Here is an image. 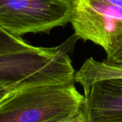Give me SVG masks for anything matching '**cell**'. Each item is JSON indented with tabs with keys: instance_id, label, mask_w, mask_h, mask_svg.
I'll list each match as a JSON object with an SVG mask.
<instances>
[{
	"instance_id": "obj_1",
	"label": "cell",
	"mask_w": 122,
	"mask_h": 122,
	"mask_svg": "<svg viewBox=\"0 0 122 122\" xmlns=\"http://www.w3.org/2000/svg\"><path fill=\"white\" fill-rule=\"evenodd\" d=\"M77 36L73 35L56 47L0 55V91L21 93L33 89L74 84L75 70L69 51Z\"/></svg>"
},
{
	"instance_id": "obj_2",
	"label": "cell",
	"mask_w": 122,
	"mask_h": 122,
	"mask_svg": "<svg viewBox=\"0 0 122 122\" xmlns=\"http://www.w3.org/2000/svg\"><path fill=\"white\" fill-rule=\"evenodd\" d=\"M84 95L74 84L33 89L0 107V122H59L81 112Z\"/></svg>"
},
{
	"instance_id": "obj_3",
	"label": "cell",
	"mask_w": 122,
	"mask_h": 122,
	"mask_svg": "<svg viewBox=\"0 0 122 122\" xmlns=\"http://www.w3.org/2000/svg\"><path fill=\"white\" fill-rule=\"evenodd\" d=\"M72 0H0V27L19 36L70 23Z\"/></svg>"
},
{
	"instance_id": "obj_4",
	"label": "cell",
	"mask_w": 122,
	"mask_h": 122,
	"mask_svg": "<svg viewBox=\"0 0 122 122\" xmlns=\"http://www.w3.org/2000/svg\"><path fill=\"white\" fill-rule=\"evenodd\" d=\"M74 34L105 51L122 38V0H72Z\"/></svg>"
},
{
	"instance_id": "obj_5",
	"label": "cell",
	"mask_w": 122,
	"mask_h": 122,
	"mask_svg": "<svg viewBox=\"0 0 122 122\" xmlns=\"http://www.w3.org/2000/svg\"><path fill=\"white\" fill-rule=\"evenodd\" d=\"M86 122H122V78L100 80L84 90Z\"/></svg>"
},
{
	"instance_id": "obj_6",
	"label": "cell",
	"mask_w": 122,
	"mask_h": 122,
	"mask_svg": "<svg viewBox=\"0 0 122 122\" xmlns=\"http://www.w3.org/2000/svg\"><path fill=\"white\" fill-rule=\"evenodd\" d=\"M113 78H122V66L106 61H99L91 57L87 59L75 73V82L80 84L83 90L93 83Z\"/></svg>"
},
{
	"instance_id": "obj_7",
	"label": "cell",
	"mask_w": 122,
	"mask_h": 122,
	"mask_svg": "<svg viewBox=\"0 0 122 122\" xmlns=\"http://www.w3.org/2000/svg\"><path fill=\"white\" fill-rule=\"evenodd\" d=\"M35 47L22 38L13 36L0 27V55L31 50Z\"/></svg>"
},
{
	"instance_id": "obj_8",
	"label": "cell",
	"mask_w": 122,
	"mask_h": 122,
	"mask_svg": "<svg viewBox=\"0 0 122 122\" xmlns=\"http://www.w3.org/2000/svg\"><path fill=\"white\" fill-rule=\"evenodd\" d=\"M106 61L122 66V38L119 40L114 46L106 52Z\"/></svg>"
},
{
	"instance_id": "obj_9",
	"label": "cell",
	"mask_w": 122,
	"mask_h": 122,
	"mask_svg": "<svg viewBox=\"0 0 122 122\" xmlns=\"http://www.w3.org/2000/svg\"><path fill=\"white\" fill-rule=\"evenodd\" d=\"M19 94H21V93H14V92H6V91H0V107L2 106L4 104H5L11 98H12L13 97Z\"/></svg>"
},
{
	"instance_id": "obj_10",
	"label": "cell",
	"mask_w": 122,
	"mask_h": 122,
	"mask_svg": "<svg viewBox=\"0 0 122 122\" xmlns=\"http://www.w3.org/2000/svg\"><path fill=\"white\" fill-rule=\"evenodd\" d=\"M86 122L84 117H83L82 114H81V113L77 115L76 117H74V118H71V119H67V120H65V121H62V122Z\"/></svg>"
}]
</instances>
